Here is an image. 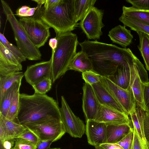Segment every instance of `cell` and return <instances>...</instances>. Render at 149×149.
Wrapping results in <instances>:
<instances>
[{
    "label": "cell",
    "instance_id": "1",
    "mask_svg": "<svg viewBox=\"0 0 149 149\" xmlns=\"http://www.w3.org/2000/svg\"><path fill=\"white\" fill-rule=\"evenodd\" d=\"M91 61L93 70L107 77L115 72L121 65L135 55L130 48L94 41L86 40L79 44Z\"/></svg>",
    "mask_w": 149,
    "mask_h": 149
},
{
    "label": "cell",
    "instance_id": "2",
    "mask_svg": "<svg viewBox=\"0 0 149 149\" xmlns=\"http://www.w3.org/2000/svg\"><path fill=\"white\" fill-rule=\"evenodd\" d=\"M50 118L61 119L60 108L53 97L35 93L32 95L20 93L17 123L24 125Z\"/></svg>",
    "mask_w": 149,
    "mask_h": 149
},
{
    "label": "cell",
    "instance_id": "3",
    "mask_svg": "<svg viewBox=\"0 0 149 149\" xmlns=\"http://www.w3.org/2000/svg\"><path fill=\"white\" fill-rule=\"evenodd\" d=\"M36 12L45 23L54 29L56 35L71 32L77 25L74 17L73 0H60L53 8L45 10L42 7Z\"/></svg>",
    "mask_w": 149,
    "mask_h": 149
},
{
    "label": "cell",
    "instance_id": "4",
    "mask_svg": "<svg viewBox=\"0 0 149 149\" xmlns=\"http://www.w3.org/2000/svg\"><path fill=\"white\" fill-rule=\"evenodd\" d=\"M57 46L52 50V79L54 83L69 70L72 60L76 54L79 44L76 34L71 32L62 33L56 37Z\"/></svg>",
    "mask_w": 149,
    "mask_h": 149
},
{
    "label": "cell",
    "instance_id": "5",
    "mask_svg": "<svg viewBox=\"0 0 149 149\" xmlns=\"http://www.w3.org/2000/svg\"><path fill=\"white\" fill-rule=\"evenodd\" d=\"M1 1L4 13L13 31L17 47L26 59L32 61L40 60L42 54L39 49L31 41L9 5L3 0Z\"/></svg>",
    "mask_w": 149,
    "mask_h": 149
},
{
    "label": "cell",
    "instance_id": "6",
    "mask_svg": "<svg viewBox=\"0 0 149 149\" xmlns=\"http://www.w3.org/2000/svg\"><path fill=\"white\" fill-rule=\"evenodd\" d=\"M24 125L42 141L51 140L55 142L66 133L61 119L54 118L41 119Z\"/></svg>",
    "mask_w": 149,
    "mask_h": 149
},
{
    "label": "cell",
    "instance_id": "7",
    "mask_svg": "<svg viewBox=\"0 0 149 149\" xmlns=\"http://www.w3.org/2000/svg\"><path fill=\"white\" fill-rule=\"evenodd\" d=\"M130 79L129 88L136 104L146 111L143 100L144 84L149 82L147 71L144 65L135 56L130 61Z\"/></svg>",
    "mask_w": 149,
    "mask_h": 149
},
{
    "label": "cell",
    "instance_id": "8",
    "mask_svg": "<svg viewBox=\"0 0 149 149\" xmlns=\"http://www.w3.org/2000/svg\"><path fill=\"white\" fill-rule=\"evenodd\" d=\"M19 22L30 40L38 48L44 46L50 36L49 26L35 12L32 16L21 18Z\"/></svg>",
    "mask_w": 149,
    "mask_h": 149
},
{
    "label": "cell",
    "instance_id": "9",
    "mask_svg": "<svg viewBox=\"0 0 149 149\" xmlns=\"http://www.w3.org/2000/svg\"><path fill=\"white\" fill-rule=\"evenodd\" d=\"M61 99V120L66 132L72 137L81 138L85 132L83 121L74 114L63 96Z\"/></svg>",
    "mask_w": 149,
    "mask_h": 149
},
{
    "label": "cell",
    "instance_id": "10",
    "mask_svg": "<svg viewBox=\"0 0 149 149\" xmlns=\"http://www.w3.org/2000/svg\"><path fill=\"white\" fill-rule=\"evenodd\" d=\"M104 11L93 6L79 23L80 28L90 40L99 39L102 35V29L104 26L102 22Z\"/></svg>",
    "mask_w": 149,
    "mask_h": 149
},
{
    "label": "cell",
    "instance_id": "11",
    "mask_svg": "<svg viewBox=\"0 0 149 149\" xmlns=\"http://www.w3.org/2000/svg\"><path fill=\"white\" fill-rule=\"evenodd\" d=\"M100 81L104 88L123 107L129 115L136 104L132 92L118 86L105 76H101Z\"/></svg>",
    "mask_w": 149,
    "mask_h": 149
},
{
    "label": "cell",
    "instance_id": "12",
    "mask_svg": "<svg viewBox=\"0 0 149 149\" xmlns=\"http://www.w3.org/2000/svg\"><path fill=\"white\" fill-rule=\"evenodd\" d=\"M52 57L47 61L27 67L24 73L26 81L33 86L47 78H52Z\"/></svg>",
    "mask_w": 149,
    "mask_h": 149
},
{
    "label": "cell",
    "instance_id": "13",
    "mask_svg": "<svg viewBox=\"0 0 149 149\" xmlns=\"http://www.w3.org/2000/svg\"><path fill=\"white\" fill-rule=\"evenodd\" d=\"M105 123L94 120H86L85 132L88 144L95 147L106 143V128Z\"/></svg>",
    "mask_w": 149,
    "mask_h": 149
},
{
    "label": "cell",
    "instance_id": "14",
    "mask_svg": "<svg viewBox=\"0 0 149 149\" xmlns=\"http://www.w3.org/2000/svg\"><path fill=\"white\" fill-rule=\"evenodd\" d=\"M94 120L107 125L132 124L128 115L101 105Z\"/></svg>",
    "mask_w": 149,
    "mask_h": 149
},
{
    "label": "cell",
    "instance_id": "15",
    "mask_svg": "<svg viewBox=\"0 0 149 149\" xmlns=\"http://www.w3.org/2000/svg\"><path fill=\"white\" fill-rule=\"evenodd\" d=\"M83 90L82 109L86 120H95L100 104L91 85L84 83Z\"/></svg>",
    "mask_w": 149,
    "mask_h": 149
},
{
    "label": "cell",
    "instance_id": "16",
    "mask_svg": "<svg viewBox=\"0 0 149 149\" xmlns=\"http://www.w3.org/2000/svg\"><path fill=\"white\" fill-rule=\"evenodd\" d=\"M22 70L21 63L0 42V76L7 75Z\"/></svg>",
    "mask_w": 149,
    "mask_h": 149
},
{
    "label": "cell",
    "instance_id": "17",
    "mask_svg": "<svg viewBox=\"0 0 149 149\" xmlns=\"http://www.w3.org/2000/svg\"><path fill=\"white\" fill-rule=\"evenodd\" d=\"M100 104L128 116L127 113L111 95L100 82L91 85Z\"/></svg>",
    "mask_w": 149,
    "mask_h": 149
},
{
    "label": "cell",
    "instance_id": "18",
    "mask_svg": "<svg viewBox=\"0 0 149 149\" xmlns=\"http://www.w3.org/2000/svg\"><path fill=\"white\" fill-rule=\"evenodd\" d=\"M135 56L128 62L119 65L114 72L107 77L118 86L125 89H128L130 87V79L129 63Z\"/></svg>",
    "mask_w": 149,
    "mask_h": 149
},
{
    "label": "cell",
    "instance_id": "19",
    "mask_svg": "<svg viewBox=\"0 0 149 149\" xmlns=\"http://www.w3.org/2000/svg\"><path fill=\"white\" fill-rule=\"evenodd\" d=\"M112 42L118 44L124 48L130 45L133 38L131 31L128 30L125 26L118 25L112 28L108 34Z\"/></svg>",
    "mask_w": 149,
    "mask_h": 149
},
{
    "label": "cell",
    "instance_id": "20",
    "mask_svg": "<svg viewBox=\"0 0 149 149\" xmlns=\"http://www.w3.org/2000/svg\"><path fill=\"white\" fill-rule=\"evenodd\" d=\"M133 129L132 124L107 125L106 143H116L122 140Z\"/></svg>",
    "mask_w": 149,
    "mask_h": 149
},
{
    "label": "cell",
    "instance_id": "21",
    "mask_svg": "<svg viewBox=\"0 0 149 149\" xmlns=\"http://www.w3.org/2000/svg\"><path fill=\"white\" fill-rule=\"evenodd\" d=\"M145 111L136 103L129 115L130 116L133 126L136 130L142 145L147 143L145 137L143 128Z\"/></svg>",
    "mask_w": 149,
    "mask_h": 149
},
{
    "label": "cell",
    "instance_id": "22",
    "mask_svg": "<svg viewBox=\"0 0 149 149\" xmlns=\"http://www.w3.org/2000/svg\"><path fill=\"white\" fill-rule=\"evenodd\" d=\"M69 70L81 72L93 70L92 64L86 54L82 51L77 53L70 63Z\"/></svg>",
    "mask_w": 149,
    "mask_h": 149
},
{
    "label": "cell",
    "instance_id": "23",
    "mask_svg": "<svg viewBox=\"0 0 149 149\" xmlns=\"http://www.w3.org/2000/svg\"><path fill=\"white\" fill-rule=\"evenodd\" d=\"M21 81L15 82L0 97V114L6 117L11 104L17 92L19 91Z\"/></svg>",
    "mask_w": 149,
    "mask_h": 149
},
{
    "label": "cell",
    "instance_id": "24",
    "mask_svg": "<svg viewBox=\"0 0 149 149\" xmlns=\"http://www.w3.org/2000/svg\"><path fill=\"white\" fill-rule=\"evenodd\" d=\"M96 1V0H73L74 17L77 23L83 19L94 6Z\"/></svg>",
    "mask_w": 149,
    "mask_h": 149
},
{
    "label": "cell",
    "instance_id": "25",
    "mask_svg": "<svg viewBox=\"0 0 149 149\" xmlns=\"http://www.w3.org/2000/svg\"><path fill=\"white\" fill-rule=\"evenodd\" d=\"M122 11V15L149 25V10L123 6Z\"/></svg>",
    "mask_w": 149,
    "mask_h": 149
},
{
    "label": "cell",
    "instance_id": "26",
    "mask_svg": "<svg viewBox=\"0 0 149 149\" xmlns=\"http://www.w3.org/2000/svg\"><path fill=\"white\" fill-rule=\"evenodd\" d=\"M0 119L3 121L7 139L15 138L27 129L24 125L8 119L1 114Z\"/></svg>",
    "mask_w": 149,
    "mask_h": 149
},
{
    "label": "cell",
    "instance_id": "27",
    "mask_svg": "<svg viewBox=\"0 0 149 149\" xmlns=\"http://www.w3.org/2000/svg\"><path fill=\"white\" fill-rule=\"evenodd\" d=\"M24 76L22 72H15L5 76H0V97L15 82L22 81Z\"/></svg>",
    "mask_w": 149,
    "mask_h": 149
},
{
    "label": "cell",
    "instance_id": "28",
    "mask_svg": "<svg viewBox=\"0 0 149 149\" xmlns=\"http://www.w3.org/2000/svg\"><path fill=\"white\" fill-rule=\"evenodd\" d=\"M119 20L124 26L136 32L143 33L149 36V25L122 14Z\"/></svg>",
    "mask_w": 149,
    "mask_h": 149
},
{
    "label": "cell",
    "instance_id": "29",
    "mask_svg": "<svg viewBox=\"0 0 149 149\" xmlns=\"http://www.w3.org/2000/svg\"><path fill=\"white\" fill-rule=\"evenodd\" d=\"M139 40L137 46L144 61L146 69L149 71V36L142 32H136Z\"/></svg>",
    "mask_w": 149,
    "mask_h": 149
},
{
    "label": "cell",
    "instance_id": "30",
    "mask_svg": "<svg viewBox=\"0 0 149 149\" xmlns=\"http://www.w3.org/2000/svg\"><path fill=\"white\" fill-rule=\"evenodd\" d=\"M0 42L21 63L26 60V58L18 47L10 43L6 39L3 34L1 32L0 33Z\"/></svg>",
    "mask_w": 149,
    "mask_h": 149
},
{
    "label": "cell",
    "instance_id": "31",
    "mask_svg": "<svg viewBox=\"0 0 149 149\" xmlns=\"http://www.w3.org/2000/svg\"><path fill=\"white\" fill-rule=\"evenodd\" d=\"M19 92L15 96L10 106L6 118L16 122L19 107Z\"/></svg>",
    "mask_w": 149,
    "mask_h": 149
},
{
    "label": "cell",
    "instance_id": "32",
    "mask_svg": "<svg viewBox=\"0 0 149 149\" xmlns=\"http://www.w3.org/2000/svg\"><path fill=\"white\" fill-rule=\"evenodd\" d=\"M52 78H47L32 86L35 93L41 94H45L51 88Z\"/></svg>",
    "mask_w": 149,
    "mask_h": 149
},
{
    "label": "cell",
    "instance_id": "33",
    "mask_svg": "<svg viewBox=\"0 0 149 149\" xmlns=\"http://www.w3.org/2000/svg\"><path fill=\"white\" fill-rule=\"evenodd\" d=\"M82 75L85 83L91 85L100 82L102 76L93 70L82 73Z\"/></svg>",
    "mask_w": 149,
    "mask_h": 149
},
{
    "label": "cell",
    "instance_id": "34",
    "mask_svg": "<svg viewBox=\"0 0 149 149\" xmlns=\"http://www.w3.org/2000/svg\"><path fill=\"white\" fill-rule=\"evenodd\" d=\"M37 8V6L30 8L26 6H22L17 10L16 15L22 18L31 17L34 15Z\"/></svg>",
    "mask_w": 149,
    "mask_h": 149
},
{
    "label": "cell",
    "instance_id": "35",
    "mask_svg": "<svg viewBox=\"0 0 149 149\" xmlns=\"http://www.w3.org/2000/svg\"><path fill=\"white\" fill-rule=\"evenodd\" d=\"M36 145L29 141L16 138L14 149H36Z\"/></svg>",
    "mask_w": 149,
    "mask_h": 149
},
{
    "label": "cell",
    "instance_id": "36",
    "mask_svg": "<svg viewBox=\"0 0 149 149\" xmlns=\"http://www.w3.org/2000/svg\"><path fill=\"white\" fill-rule=\"evenodd\" d=\"M133 139V128L120 141L117 143L123 149H131Z\"/></svg>",
    "mask_w": 149,
    "mask_h": 149
},
{
    "label": "cell",
    "instance_id": "37",
    "mask_svg": "<svg viewBox=\"0 0 149 149\" xmlns=\"http://www.w3.org/2000/svg\"><path fill=\"white\" fill-rule=\"evenodd\" d=\"M15 138L24 139L32 142L36 145L40 141L34 133L27 129L24 132Z\"/></svg>",
    "mask_w": 149,
    "mask_h": 149
},
{
    "label": "cell",
    "instance_id": "38",
    "mask_svg": "<svg viewBox=\"0 0 149 149\" xmlns=\"http://www.w3.org/2000/svg\"><path fill=\"white\" fill-rule=\"evenodd\" d=\"M126 1L134 7L149 10V0H126Z\"/></svg>",
    "mask_w": 149,
    "mask_h": 149
},
{
    "label": "cell",
    "instance_id": "39",
    "mask_svg": "<svg viewBox=\"0 0 149 149\" xmlns=\"http://www.w3.org/2000/svg\"><path fill=\"white\" fill-rule=\"evenodd\" d=\"M133 128V139L131 149H143L142 142L136 130Z\"/></svg>",
    "mask_w": 149,
    "mask_h": 149
},
{
    "label": "cell",
    "instance_id": "40",
    "mask_svg": "<svg viewBox=\"0 0 149 149\" xmlns=\"http://www.w3.org/2000/svg\"><path fill=\"white\" fill-rule=\"evenodd\" d=\"M16 139L7 138L0 140V149H14Z\"/></svg>",
    "mask_w": 149,
    "mask_h": 149
},
{
    "label": "cell",
    "instance_id": "41",
    "mask_svg": "<svg viewBox=\"0 0 149 149\" xmlns=\"http://www.w3.org/2000/svg\"><path fill=\"white\" fill-rule=\"evenodd\" d=\"M143 128L146 141L149 145V113L146 111L144 118Z\"/></svg>",
    "mask_w": 149,
    "mask_h": 149
},
{
    "label": "cell",
    "instance_id": "42",
    "mask_svg": "<svg viewBox=\"0 0 149 149\" xmlns=\"http://www.w3.org/2000/svg\"><path fill=\"white\" fill-rule=\"evenodd\" d=\"M143 103L146 110L149 108V84L147 83L143 84Z\"/></svg>",
    "mask_w": 149,
    "mask_h": 149
},
{
    "label": "cell",
    "instance_id": "43",
    "mask_svg": "<svg viewBox=\"0 0 149 149\" xmlns=\"http://www.w3.org/2000/svg\"><path fill=\"white\" fill-rule=\"evenodd\" d=\"M53 142L51 140L40 141L37 145L36 149H50V146Z\"/></svg>",
    "mask_w": 149,
    "mask_h": 149
},
{
    "label": "cell",
    "instance_id": "44",
    "mask_svg": "<svg viewBox=\"0 0 149 149\" xmlns=\"http://www.w3.org/2000/svg\"><path fill=\"white\" fill-rule=\"evenodd\" d=\"M60 0H46L43 7L45 10H48L54 8L56 6Z\"/></svg>",
    "mask_w": 149,
    "mask_h": 149
},
{
    "label": "cell",
    "instance_id": "45",
    "mask_svg": "<svg viewBox=\"0 0 149 149\" xmlns=\"http://www.w3.org/2000/svg\"><path fill=\"white\" fill-rule=\"evenodd\" d=\"M57 43L58 41L56 37L50 39L49 45L52 49V50H55L57 47Z\"/></svg>",
    "mask_w": 149,
    "mask_h": 149
},
{
    "label": "cell",
    "instance_id": "46",
    "mask_svg": "<svg viewBox=\"0 0 149 149\" xmlns=\"http://www.w3.org/2000/svg\"><path fill=\"white\" fill-rule=\"evenodd\" d=\"M118 145L116 144L106 143L102 144L100 146L104 149H116Z\"/></svg>",
    "mask_w": 149,
    "mask_h": 149
},
{
    "label": "cell",
    "instance_id": "47",
    "mask_svg": "<svg viewBox=\"0 0 149 149\" xmlns=\"http://www.w3.org/2000/svg\"><path fill=\"white\" fill-rule=\"evenodd\" d=\"M46 0H32L37 3L38 6H42V5L44 4L46 1Z\"/></svg>",
    "mask_w": 149,
    "mask_h": 149
},
{
    "label": "cell",
    "instance_id": "48",
    "mask_svg": "<svg viewBox=\"0 0 149 149\" xmlns=\"http://www.w3.org/2000/svg\"><path fill=\"white\" fill-rule=\"evenodd\" d=\"M143 145V149H149V145L147 143Z\"/></svg>",
    "mask_w": 149,
    "mask_h": 149
},
{
    "label": "cell",
    "instance_id": "49",
    "mask_svg": "<svg viewBox=\"0 0 149 149\" xmlns=\"http://www.w3.org/2000/svg\"><path fill=\"white\" fill-rule=\"evenodd\" d=\"M95 149H104L102 147L100 146H97L96 147H95Z\"/></svg>",
    "mask_w": 149,
    "mask_h": 149
},
{
    "label": "cell",
    "instance_id": "50",
    "mask_svg": "<svg viewBox=\"0 0 149 149\" xmlns=\"http://www.w3.org/2000/svg\"><path fill=\"white\" fill-rule=\"evenodd\" d=\"M50 149H61L60 148H51Z\"/></svg>",
    "mask_w": 149,
    "mask_h": 149
},
{
    "label": "cell",
    "instance_id": "51",
    "mask_svg": "<svg viewBox=\"0 0 149 149\" xmlns=\"http://www.w3.org/2000/svg\"><path fill=\"white\" fill-rule=\"evenodd\" d=\"M146 111H148L149 113V108L147 109Z\"/></svg>",
    "mask_w": 149,
    "mask_h": 149
},
{
    "label": "cell",
    "instance_id": "52",
    "mask_svg": "<svg viewBox=\"0 0 149 149\" xmlns=\"http://www.w3.org/2000/svg\"><path fill=\"white\" fill-rule=\"evenodd\" d=\"M147 83V84H149V82H148V83Z\"/></svg>",
    "mask_w": 149,
    "mask_h": 149
}]
</instances>
